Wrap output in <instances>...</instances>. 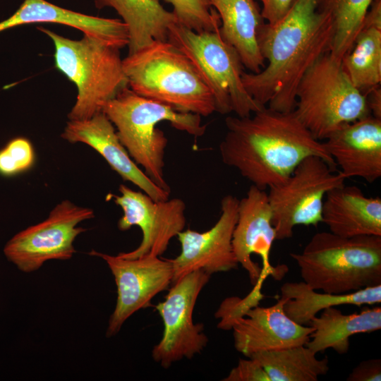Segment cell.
<instances>
[{
	"label": "cell",
	"mask_w": 381,
	"mask_h": 381,
	"mask_svg": "<svg viewBox=\"0 0 381 381\" xmlns=\"http://www.w3.org/2000/svg\"><path fill=\"white\" fill-rule=\"evenodd\" d=\"M41 23L73 27L85 35L119 49L129 43L128 30L121 20L86 15L46 0H24L13 15L0 22V32L19 25Z\"/></svg>",
	"instance_id": "cell-19"
},
{
	"label": "cell",
	"mask_w": 381,
	"mask_h": 381,
	"mask_svg": "<svg viewBox=\"0 0 381 381\" xmlns=\"http://www.w3.org/2000/svg\"><path fill=\"white\" fill-rule=\"evenodd\" d=\"M31 142L22 137L10 140L0 150V174L13 176L29 170L35 162Z\"/></svg>",
	"instance_id": "cell-29"
},
{
	"label": "cell",
	"mask_w": 381,
	"mask_h": 381,
	"mask_svg": "<svg viewBox=\"0 0 381 381\" xmlns=\"http://www.w3.org/2000/svg\"><path fill=\"white\" fill-rule=\"evenodd\" d=\"M281 298L287 301L284 310L295 322L309 325L317 314L325 308L341 305H373L381 302V284L356 291L333 294L318 293L306 282H286L280 288Z\"/></svg>",
	"instance_id": "cell-24"
},
{
	"label": "cell",
	"mask_w": 381,
	"mask_h": 381,
	"mask_svg": "<svg viewBox=\"0 0 381 381\" xmlns=\"http://www.w3.org/2000/svg\"><path fill=\"white\" fill-rule=\"evenodd\" d=\"M94 217L92 209L63 200L46 219L13 236L5 245L4 253L23 272L36 271L47 260H69L75 253V238L87 230L78 225Z\"/></svg>",
	"instance_id": "cell-10"
},
{
	"label": "cell",
	"mask_w": 381,
	"mask_h": 381,
	"mask_svg": "<svg viewBox=\"0 0 381 381\" xmlns=\"http://www.w3.org/2000/svg\"><path fill=\"white\" fill-rule=\"evenodd\" d=\"M211 275L196 270L174 283L164 301L155 306L164 325L161 340L152 351L154 361L164 368L183 358H192L207 346L203 325L194 324L198 297Z\"/></svg>",
	"instance_id": "cell-11"
},
{
	"label": "cell",
	"mask_w": 381,
	"mask_h": 381,
	"mask_svg": "<svg viewBox=\"0 0 381 381\" xmlns=\"http://www.w3.org/2000/svg\"><path fill=\"white\" fill-rule=\"evenodd\" d=\"M61 136L69 143H83L93 148L124 181L133 183L153 200L169 198L170 192L155 184L132 159L113 123L102 111L87 120L69 121Z\"/></svg>",
	"instance_id": "cell-17"
},
{
	"label": "cell",
	"mask_w": 381,
	"mask_h": 381,
	"mask_svg": "<svg viewBox=\"0 0 381 381\" xmlns=\"http://www.w3.org/2000/svg\"><path fill=\"white\" fill-rule=\"evenodd\" d=\"M322 217L329 231L338 236H381V198L368 197L355 186L344 184L328 191Z\"/></svg>",
	"instance_id": "cell-20"
},
{
	"label": "cell",
	"mask_w": 381,
	"mask_h": 381,
	"mask_svg": "<svg viewBox=\"0 0 381 381\" xmlns=\"http://www.w3.org/2000/svg\"><path fill=\"white\" fill-rule=\"evenodd\" d=\"M88 254L107 262L116 285L117 299L109 320L108 337L116 334L128 318L148 306L152 298L172 282L173 267L169 259L150 253L127 259L95 250Z\"/></svg>",
	"instance_id": "cell-14"
},
{
	"label": "cell",
	"mask_w": 381,
	"mask_h": 381,
	"mask_svg": "<svg viewBox=\"0 0 381 381\" xmlns=\"http://www.w3.org/2000/svg\"><path fill=\"white\" fill-rule=\"evenodd\" d=\"M375 0H318V8L331 18L334 35L329 54L341 61L351 49Z\"/></svg>",
	"instance_id": "cell-27"
},
{
	"label": "cell",
	"mask_w": 381,
	"mask_h": 381,
	"mask_svg": "<svg viewBox=\"0 0 381 381\" xmlns=\"http://www.w3.org/2000/svg\"><path fill=\"white\" fill-rule=\"evenodd\" d=\"M322 158H305L281 183L270 187L267 193L272 212L276 240L292 237L298 225L317 226L328 191L345 184L347 179L336 172Z\"/></svg>",
	"instance_id": "cell-9"
},
{
	"label": "cell",
	"mask_w": 381,
	"mask_h": 381,
	"mask_svg": "<svg viewBox=\"0 0 381 381\" xmlns=\"http://www.w3.org/2000/svg\"><path fill=\"white\" fill-rule=\"evenodd\" d=\"M262 8V17L267 23L274 25L284 18L296 0H260Z\"/></svg>",
	"instance_id": "cell-32"
},
{
	"label": "cell",
	"mask_w": 381,
	"mask_h": 381,
	"mask_svg": "<svg viewBox=\"0 0 381 381\" xmlns=\"http://www.w3.org/2000/svg\"><path fill=\"white\" fill-rule=\"evenodd\" d=\"M219 30L198 32L176 23L169 30L168 40L193 63L212 95L217 112L249 116L266 106L257 103L245 89L240 56Z\"/></svg>",
	"instance_id": "cell-8"
},
{
	"label": "cell",
	"mask_w": 381,
	"mask_h": 381,
	"mask_svg": "<svg viewBox=\"0 0 381 381\" xmlns=\"http://www.w3.org/2000/svg\"><path fill=\"white\" fill-rule=\"evenodd\" d=\"M309 325L314 330L306 344L307 347L316 353L331 348L344 354L349 351L352 335L381 329V308L346 315L329 307L323 310L319 317L313 318Z\"/></svg>",
	"instance_id": "cell-23"
},
{
	"label": "cell",
	"mask_w": 381,
	"mask_h": 381,
	"mask_svg": "<svg viewBox=\"0 0 381 381\" xmlns=\"http://www.w3.org/2000/svg\"><path fill=\"white\" fill-rule=\"evenodd\" d=\"M341 64L353 85L365 93L381 82V26L363 25Z\"/></svg>",
	"instance_id": "cell-26"
},
{
	"label": "cell",
	"mask_w": 381,
	"mask_h": 381,
	"mask_svg": "<svg viewBox=\"0 0 381 381\" xmlns=\"http://www.w3.org/2000/svg\"><path fill=\"white\" fill-rule=\"evenodd\" d=\"M294 112L319 140L370 114L365 95L351 83L341 61L329 52L320 57L302 78Z\"/></svg>",
	"instance_id": "cell-7"
},
{
	"label": "cell",
	"mask_w": 381,
	"mask_h": 381,
	"mask_svg": "<svg viewBox=\"0 0 381 381\" xmlns=\"http://www.w3.org/2000/svg\"><path fill=\"white\" fill-rule=\"evenodd\" d=\"M276 232L267 193L251 185L238 201V218L233 232L232 246L238 261L248 272L254 286H262L270 275L281 279L288 270L270 262V254Z\"/></svg>",
	"instance_id": "cell-13"
},
{
	"label": "cell",
	"mask_w": 381,
	"mask_h": 381,
	"mask_svg": "<svg viewBox=\"0 0 381 381\" xmlns=\"http://www.w3.org/2000/svg\"><path fill=\"white\" fill-rule=\"evenodd\" d=\"M97 9L111 8L121 16L129 33L128 54L155 40H168L171 26L179 23L160 0H93Z\"/></svg>",
	"instance_id": "cell-22"
},
{
	"label": "cell",
	"mask_w": 381,
	"mask_h": 381,
	"mask_svg": "<svg viewBox=\"0 0 381 381\" xmlns=\"http://www.w3.org/2000/svg\"><path fill=\"white\" fill-rule=\"evenodd\" d=\"M304 282L315 290L343 294L381 284V236L314 234L301 253H291Z\"/></svg>",
	"instance_id": "cell-5"
},
{
	"label": "cell",
	"mask_w": 381,
	"mask_h": 381,
	"mask_svg": "<svg viewBox=\"0 0 381 381\" xmlns=\"http://www.w3.org/2000/svg\"><path fill=\"white\" fill-rule=\"evenodd\" d=\"M316 354L304 344L257 352L249 358L260 363L270 381H317L329 367L327 357L318 359Z\"/></svg>",
	"instance_id": "cell-25"
},
{
	"label": "cell",
	"mask_w": 381,
	"mask_h": 381,
	"mask_svg": "<svg viewBox=\"0 0 381 381\" xmlns=\"http://www.w3.org/2000/svg\"><path fill=\"white\" fill-rule=\"evenodd\" d=\"M334 35L329 15L318 0H296L277 23H264L258 45L267 66L258 73H242L243 86L260 105L294 111L298 86L307 71L327 52Z\"/></svg>",
	"instance_id": "cell-1"
},
{
	"label": "cell",
	"mask_w": 381,
	"mask_h": 381,
	"mask_svg": "<svg viewBox=\"0 0 381 381\" xmlns=\"http://www.w3.org/2000/svg\"><path fill=\"white\" fill-rule=\"evenodd\" d=\"M217 12L223 40L238 54L243 66L258 73L265 66L258 45V32L265 23L255 0H209Z\"/></svg>",
	"instance_id": "cell-21"
},
{
	"label": "cell",
	"mask_w": 381,
	"mask_h": 381,
	"mask_svg": "<svg viewBox=\"0 0 381 381\" xmlns=\"http://www.w3.org/2000/svg\"><path fill=\"white\" fill-rule=\"evenodd\" d=\"M173 7L178 23L195 32L215 31L221 21L209 0H162Z\"/></svg>",
	"instance_id": "cell-28"
},
{
	"label": "cell",
	"mask_w": 381,
	"mask_h": 381,
	"mask_svg": "<svg viewBox=\"0 0 381 381\" xmlns=\"http://www.w3.org/2000/svg\"><path fill=\"white\" fill-rule=\"evenodd\" d=\"M102 112L113 123L121 143L135 163L155 184L169 192L164 171L168 139L157 125L168 121L174 128L195 137L202 136L207 128L200 115L178 111L138 95L128 86L109 101Z\"/></svg>",
	"instance_id": "cell-3"
},
{
	"label": "cell",
	"mask_w": 381,
	"mask_h": 381,
	"mask_svg": "<svg viewBox=\"0 0 381 381\" xmlns=\"http://www.w3.org/2000/svg\"><path fill=\"white\" fill-rule=\"evenodd\" d=\"M119 195H107V200H112L123 210L118 228L123 231L138 226L142 231L143 238L135 249L118 255L127 259L148 253L160 256L167 249L170 241L185 229V202L180 198L155 200L146 193L123 184L119 186Z\"/></svg>",
	"instance_id": "cell-12"
},
{
	"label": "cell",
	"mask_w": 381,
	"mask_h": 381,
	"mask_svg": "<svg viewBox=\"0 0 381 381\" xmlns=\"http://www.w3.org/2000/svg\"><path fill=\"white\" fill-rule=\"evenodd\" d=\"M128 87L183 113L208 116L212 95L190 59L169 40H155L123 59Z\"/></svg>",
	"instance_id": "cell-4"
},
{
	"label": "cell",
	"mask_w": 381,
	"mask_h": 381,
	"mask_svg": "<svg viewBox=\"0 0 381 381\" xmlns=\"http://www.w3.org/2000/svg\"><path fill=\"white\" fill-rule=\"evenodd\" d=\"M364 94L366 96L370 115L381 119V89L380 85L371 87Z\"/></svg>",
	"instance_id": "cell-33"
},
{
	"label": "cell",
	"mask_w": 381,
	"mask_h": 381,
	"mask_svg": "<svg viewBox=\"0 0 381 381\" xmlns=\"http://www.w3.org/2000/svg\"><path fill=\"white\" fill-rule=\"evenodd\" d=\"M238 201L234 195L224 196L220 217L207 231L198 232L188 229L179 233L181 251L176 258L169 259L173 267L172 283L196 270L211 275L238 267L232 236L238 218Z\"/></svg>",
	"instance_id": "cell-15"
},
{
	"label": "cell",
	"mask_w": 381,
	"mask_h": 381,
	"mask_svg": "<svg viewBox=\"0 0 381 381\" xmlns=\"http://www.w3.org/2000/svg\"><path fill=\"white\" fill-rule=\"evenodd\" d=\"M325 140L328 153L346 179L373 183L381 177V119L370 114L342 126Z\"/></svg>",
	"instance_id": "cell-18"
},
{
	"label": "cell",
	"mask_w": 381,
	"mask_h": 381,
	"mask_svg": "<svg viewBox=\"0 0 381 381\" xmlns=\"http://www.w3.org/2000/svg\"><path fill=\"white\" fill-rule=\"evenodd\" d=\"M286 301L280 297L270 307H249L240 316L222 320L218 327L233 329L235 349L248 358L257 352L306 345L314 329L286 315Z\"/></svg>",
	"instance_id": "cell-16"
},
{
	"label": "cell",
	"mask_w": 381,
	"mask_h": 381,
	"mask_svg": "<svg viewBox=\"0 0 381 381\" xmlns=\"http://www.w3.org/2000/svg\"><path fill=\"white\" fill-rule=\"evenodd\" d=\"M37 28L52 40L56 67L77 87L69 121L92 118L128 86L119 49L85 35L74 40L43 27Z\"/></svg>",
	"instance_id": "cell-6"
},
{
	"label": "cell",
	"mask_w": 381,
	"mask_h": 381,
	"mask_svg": "<svg viewBox=\"0 0 381 381\" xmlns=\"http://www.w3.org/2000/svg\"><path fill=\"white\" fill-rule=\"evenodd\" d=\"M224 381H270L260 363L255 359H240Z\"/></svg>",
	"instance_id": "cell-30"
},
{
	"label": "cell",
	"mask_w": 381,
	"mask_h": 381,
	"mask_svg": "<svg viewBox=\"0 0 381 381\" xmlns=\"http://www.w3.org/2000/svg\"><path fill=\"white\" fill-rule=\"evenodd\" d=\"M225 125L226 133L219 146L223 163L259 188L282 183L311 155L337 167L324 142L312 135L294 111L265 107L249 116H228Z\"/></svg>",
	"instance_id": "cell-2"
},
{
	"label": "cell",
	"mask_w": 381,
	"mask_h": 381,
	"mask_svg": "<svg viewBox=\"0 0 381 381\" xmlns=\"http://www.w3.org/2000/svg\"><path fill=\"white\" fill-rule=\"evenodd\" d=\"M348 381H380L381 360L369 359L360 362L349 373Z\"/></svg>",
	"instance_id": "cell-31"
}]
</instances>
